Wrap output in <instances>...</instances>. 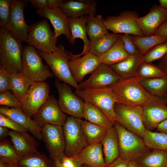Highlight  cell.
Here are the masks:
<instances>
[{
    "mask_svg": "<svg viewBox=\"0 0 167 167\" xmlns=\"http://www.w3.org/2000/svg\"><path fill=\"white\" fill-rule=\"evenodd\" d=\"M167 105L163 97L151 95L142 105L143 122L146 130L152 131L167 119Z\"/></svg>",
    "mask_w": 167,
    "mask_h": 167,
    "instance_id": "obj_10",
    "label": "cell"
},
{
    "mask_svg": "<svg viewBox=\"0 0 167 167\" xmlns=\"http://www.w3.org/2000/svg\"><path fill=\"white\" fill-rule=\"evenodd\" d=\"M67 116L62 110L54 97L49 95L32 118L42 127L46 124L62 126Z\"/></svg>",
    "mask_w": 167,
    "mask_h": 167,
    "instance_id": "obj_15",
    "label": "cell"
},
{
    "mask_svg": "<svg viewBox=\"0 0 167 167\" xmlns=\"http://www.w3.org/2000/svg\"><path fill=\"white\" fill-rule=\"evenodd\" d=\"M71 37L68 41L71 45L75 43V39H81L84 43L82 51L79 54H76V58L88 53L90 49V42L87 37L86 30V19L85 16L78 18H69Z\"/></svg>",
    "mask_w": 167,
    "mask_h": 167,
    "instance_id": "obj_24",
    "label": "cell"
},
{
    "mask_svg": "<svg viewBox=\"0 0 167 167\" xmlns=\"http://www.w3.org/2000/svg\"><path fill=\"white\" fill-rule=\"evenodd\" d=\"M154 35L167 36V21L161 26L155 32Z\"/></svg>",
    "mask_w": 167,
    "mask_h": 167,
    "instance_id": "obj_51",
    "label": "cell"
},
{
    "mask_svg": "<svg viewBox=\"0 0 167 167\" xmlns=\"http://www.w3.org/2000/svg\"><path fill=\"white\" fill-rule=\"evenodd\" d=\"M167 54V41L156 46L142 56V61L152 62L161 59Z\"/></svg>",
    "mask_w": 167,
    "mask_h": 167,
    "instance_id": "obj_41",
    "label": "cell"
},
{
    "mask_svg": "<svg viewBox=\"0 0 167 167\" xmlns=\"http://www.w3.org/2000/svg\"><path fill=\"white\" fill-rule=\"evenodd\" d=\"M142 56L139 50L135 54L109 66L122 79L135 77L139 66L142 61Z\"/></svg>",
    "mask_w": 167,
    "mask_h": 167,
    "instance_id": "obj_27",
    "label": "cell"
},
{
    "mask_svg": "<svg viewBox=\"0 0 167 167\" xmlns=\"http://www.w3.org/2000/svg\"><path fill=\"white\" fill-rule=\"evenodd\" d=\"M129 161L118 157L106 167H128Z\"/></svg>",
    "mask_w": 167,
    "mask_h": 167,
    "instance_id": "obj_48",
    "label": "cell"
},
{
    "mask_svg": "<svg viewBox=\"0 0 167 167\" xmlns=\"http://www.w3.org/2000/svg\"><path fill=\"white\" fill-rule=\"evenodd\" d=\"M81 129L88 145L102 142L107 130L104 127L86 120H81Z\"/></svg>",
    "mask_w": 167,
    "mask_h": 167,
    "instance_id": "obj_33",
    "label": "cell"
},
{
    "mask_svg": "<svg viewBox=\"0 0 167 167\" xmlns=\"http://www.w3.org/2000/svg\"><path fill=\"white\" fill-rule=\"evenodd\" d=\"M86 30L90 42V49L98 40L109 33L102 16L86 15Z\"/></svg>",
    "mask_w": 167,
    "mask_h": 167,
    "instance_id": "obj_26",
    "label": "cell"
},
{
    "mask_svg": "<svg viewBox=\"0 0 167 167\" xmlns=\"http://www.w3.org/2000/svg\"><path fill=\"white\" fill-rule=\"evenodd\" d=\"M102 143L105 162L108 165L117 158L119 155L118 136L113 125L107 130Z\"/></svg>",
    "mask_w": 167,
    "mask_h": 167,
    "instance_id": "obj_28",
    "label": "cell"
},
{
    "mask_svg": "<svg viewBox=\"0 0 167 167\" xmlns=\"http://www.w3.org/2000/svg\"><path fill=\"white\" fill-rule=\"evenodd\" d=\"M28 1L11 0L10 14L6 27L9 33L22 42H26L30 27L24 16V9Z\"/></svg>",
    "mask_w": 167,
    "mask_h": 167,
    "instance_id": "obj_14",
    "label": "cell"
},
{
    "mask_svg": "<svg viewBox=\"0 0 167 167\" xmlns=\"http://www.w3.org/2000/svg\"><path fill=\"white\" fill-rule=\"evenodd\" d=\"M0 126L6 127L12 131L19 132H26L24 127L11 118L6 115L0 113Z\"/></svg>",
    "mask_w": 167,
    "mask_h": 167,
    "instance_id": "obj_44",
    "label": "cell"
},
{
    "mask_svg": "<svg viewBox=\"0 0 167 167\" xmlns=\"http://www.w3.org/2000/svg\"><path fill=\"white\" fill-rule=\"evenodd\" d=\"M60 162L66 167H81L83 164L75 156L70 157L65 156Z\"/></svg>",
    "mask_w": 167,
    "mask_h": 167,
    "instance_id": "obj_47",
    "label": "cell"
},
{
    "mask_svg": "<svg viewBox=\"0 0 167 167\" xmlns=\"http://www.w3.org/2000/svg\"><path fill=\"white\" fill-rule=\"evenodd\" d=\"M10 73L2 67L0 68V92L11 90Z\"/></svg>",
    "mask_w": 167,
    "mask_h": 167,
    "instance_id": "obj_45",
    "label": "cell"
},
{
    "mask_svg": "<svg viewBox=\"0 0 167 167\" xmlns=\"http://www.w3.org/2000/svg\"><path fill=\"white\" fill-rule=\"evenodd\" d=\"M114 110L117 122L128 131L143 138L146 129L143 122L142 106L116 103Z\"/></svg>",
    "mask_w": 167,
    "mask_h": 167,
    "instance_id": "obj_9",
    "label": "cell"
},
{
    "mask_svg": "<svg viewBox=\"0 0 167 167\" xmlns=\"http://www.w3.org/2000/svg\"><path fill=\"white\" fill-rule=\"evenodd\" d=\"M128 167H140L135 160L130 161L129 162Z\"/></svg>",
    "mask_w": 167,
    "mask_h": 167,
    "instance_id": "obj_56",
    "label": "cell"
},
{
    "mask_svg": "<svg viewBox=\"0 0 167 167\" xmlns=\"http://www.w3.org/2000/svg\"><path fill=\"white\" fill-rule=\"evenodd\" d=\"M37 52L56 77L64 83L78 89L79 84L74 79L69 66V60L72 54L71 51L66 50L63 46L60 44L53 53H44L39 50Z\"/></svg>",
    "mask_w": 167,
    "mask_h": 167,
    "instance_id": "obj_3",
    "label": "cell"
},
{
    "mask_svg": "<svg viewBox=\"0 0 167 167\" xmlns=\"http://www.w3.org/2000/svg\"><path fill=\"white\" fill-rule=\"evenodd\" d=\"M0 167H6L5 163L1 160H0Z\"/></svg>",
    "mask_w": 167,
    "mask_h": 167,
    "instance_id": "obj_59",
    "label": "cell"
},
{
    "mask_svg": "<svg viewBox=\"0 0 167 167\" xmlns=\"http://www.w3.org/2000/svg\"><path fill=\"white\" fill-rule=\"evenodd\" d=\"M118 136L119 157L129 161L137 158L150 152L143 138L126 129L118 122L113 123Z\"/></svg>",
    "mask_w": 167,
    "mask_h": 167,
    "instance_id": "obj_4",
    "label": "cell"
},
{
    "mask_svg": "<svg viewBox=\"0 0 167 167\" xmlns=\"http://www.w3.org/2000/svg\"><path fill=\"white\" fill-rule=\"evenodd\" d=\"M75 93L84 102L91 103L100 109L112 122H117L114 110L117 100L110 88L76 89Z\"/></svg>",
    "mask_w": 167,
    "mask_h": 167,
    "instance_id": "obj_5",
    "label": "cell"
},
{
    "mask_svg": "<svg viewBox=\"0 0 167 167\" xmlns=\"http://www.w3.org/2000/svg\"><path fill=\"white\" fill-rule=\"evenodd\" d=\"M49 8L54 9L59 8L64 0H47Z\"/></svg>",
    "mask_w": 167,
    "mask_h": 167,
    "instance_id": "obj_52",
    "label": "cell"
},
{
    "mask_svg": "<svg viewBox=\"0 0 167 167\" xmlns=\"http://www.w3.org/2000/svg\"><path fill=\"white\" fill-rule=\"evenodd\" d=\"M145 89L151 95L163 97L167 93V78L162 77L139 79Z\"/></svg>",
    "mask_w": 167,
    "mask_h": 167,
    "instance_id": "obj_35",
    "label": "cell"
},
{
    "mask_svg": "<svg viewBox=\"0 0 167 167\" xmlns=\"http://www.w3.org/2000/svg\"><path fill=\"white\" fill-rule=\"evenodd\" d=\"M97 4L93 0H64L59 7L69 18L96 15Z\"/></svg>",
    "mask_w": 167,
    "mask_h": 167,
    "instance_id": "obj_21",
    "label": "cell"
},
{
    "mask_svg": "<svg viewBox=\"0 0 167 167\" xmlns=\"http://www.w3.org/2000/svg\"><path fill=\"white\" fill-rule=\"evenodd\" d=\"M22 42L6 29L0 30V67L10 73H22Z\"/></svg>",
    "mask_w": 167,
    "mask_h": 167,
    "instance_id": "obj_1",
    "label": "cell"
},
{
    "mask_svg": "<svg viewBox=\"0 0 167 167\" xmlns=\"http://www.w3.org/2000/svg\"><path fill=\"white\" fill-rule=\"evenodd\" d=\"M0 113L6 115L24 127L39 140L42 139L41 127L33 119L25 114L22 109L3 106L0 107Z\"/></svg>",
    "mask_w": 167,
    "mask_h": 167,
    "instance_id": "obj_22",
    "label": "cell"
},
{
    "mask_svg": "<svg viewBox=\"0 0 167 167\" xmlns=\"http://www.w3.org/2000/svg\"><path fill=\"white\" fill-rule=\"evenodd\" d=\"M28 2L32 7L37 10L49 8L47 0H30Z\"/></svg>",
    "mask_w": 167,
    "mask_h": 167,
    "instance_id": "obj_49",
    "label": "cell"
},
{
    "mask_svg": "<svg viewBox=\"0 0 167 167\" xmlns=\"http://www.w3.org/2000/svg\"><path fill=\"white\" fill-rule=\"evenodd\" d=\"M42 139L54 161H60L65 156V143L62 126L46 124L42 127Z\"/></svg>",
    "mask_w": 167,
    "mask_h": 167,
    "instance_id": "obj_12",
    "label": "cell"
},
{
    "mask_svg": "<svg viewBox=\"0 0 167 167\" xmlns=\"http://www.w3.org/2000/svg\"><path fill=\"white\" fill-rule=\"evenodd\" d=\"M75 156L89 167H106L102 143L88 145Z\"/></svg>",
    "mask_w": 167,
    "mask_h": 167,
    "instance_id": "obj_25",
    "label": "cell"
},
{
    "mask_svg": "<svg viewBox=\"0 0 167 167\" xmlns=\"http://www.w3.org/2000/svg\"><path fill=\"white\" fill-rule=\"evenodd\" d=\"M42 58L33 46L27 44L24 46L22 73L33 82L45 81L54 75L49 66L43 63Z\"/></svg>",
    "mask_w": 167,
    "mask_h": 167,
    "instance_id": "obj_7",
    "label": "cell"
},
{
    "mask_svg": "<svg viewBox=\"0 0 167 167\" xmlns=\"http://www.w3.org/2000/svg\"><path fill=\"white\" fill-rule=\"evenodd\" d=\"M143 139L150 148L167 151V134L146 130Z\"/></svg>",
    "mask_w": 167,
    "mask_h": 167,
    "instance_id": "obj_37",
    "label": "cell"
},
{
    "mask_svg": "<svg viewBox=\"0 0 167 167\" xmlns=\"http://www.w3.org/2000/svg\"><path fill=\"white\" fill-rule=\"evenodd\" d=\"M36 12L40 16L49 20L54 28L56 38L63 34L68 41L70 39L71 34L69 18L59 8L54 9L46 8L36 10Z\"/></svg>",
    "mask_w": 167,
    "mask_h": 167,
    "instance_id": "obj_20",
    "label": "cell"
},
{
    "mask_svg": "<svg viewBox=\"0 0 167 167\" xmlns=\"http://www.w3.org/2000/svg\"><path fill=\"white\" fill-rule=\"evenodd\" d=\"M167 21V10L160 5H154L146 15L137 18V24L143 36L154 34L155 32Z\"/></svg>",
    "mask_w": 167,
    "mask_h": 167,
    "instance_id": "obj_18",
    "label": "cell"
},
{
    "mask_svg": "<svg viewBox=\"0 0 167 167\" xmlns=\"http://www.w3.org/2000/svg\"><path fill=\"white\" fill-rule=\"evenodd\" d=\"M9 136L20 157L39 153L37 150L38 143L27 132H19L11 130L10 131Z\"/></svg>",
    "mask_w": 167,
    "mask_h": 167,
    "instance_id": "obj_23",
    "label": "cell"
},
{
    "mask_svg": "<svg viewBox=\"0 0 167 167\" xmlns=\"http://www.w3.org/2000/svg\"><path fill=\"white\" fill-rule=\"evenodd\" d=\"M163 98H164L166 102L167 103V93L165 94V95L164 96Z\"/></svg>",
    "mask_w": 167,
    "mask_h": 167,
    "instance_id": "obj_60",
    "label": "cell"
},
{
    "mask_svg": "<svg viewBox=\"0 0 167 167\" xmlns=\"http://www.w3.org/2000/svg\"><path fill=\"white\" fill-rule=\"evenodd\" d=\"M81 167H88V166H87V165L84 164H83L82 165V166Z\"/></svg>",
    "mask_w": 167,
    "mask_h": 167,
    "instance_id": "obj_61",
    "label": "cell"
},
{
    "mask_svg": "<svg viewBox=\"0 0 167 167\" xmlns=\"http://www.w3.org/2000/svg\"><path fill=\"white\" fill-rule=\"evenodd\" d=\"M138 17L136 12L126 10L117 16H107L104 19V23L108 29L113 33L142 36L143 34L137 22Z\"/></svg>",
    "mask_w": 167,
    "mask_h": 167,
    "instance_id": "obj_11",
    "label": "cell"
},
{
    "mask_svg": "<svg viewBox=\"0 0 167 167\" xmlns=\"http://www.w3.org/2000/svg\"><path fill=\"white\" fill-rule=\"evenodd\" d=\"M57 39L48 20L45 19L30 25L26 42L38 50L52 53L57 48Z\"/></svg>",
    "mask_w": 167,
    "mask_h": 167,
    "instance_id": "obj_6",
    "label": "cell"
},
{
    "mask_svg": "<svg viewBox=\"0 0 167 167\" xmlns=\"http://www.w3.org/2000/svg\"><path fill=\"white\" fill-rule=\"evenodd\" d=\"M10 131L8 128L2 126H0V140L5 139V138L9 135Z\"/></svg>",
    "mask_w": 167,
    "mask_h": 167,
    "instance_id": "obj_54",
    "label": "cell"
},
{
    "mask_svg": "<svg viewBox=\"0 0 167 167\" xmlns=\"http://www.w3.org/2000/svg\"><path fill=\"white\" fill-rule=\"evenodd\" d=\"M120 34L123 42L125 49L129 55H133L138 52V49H137L133 42L132 35L126 34Z\"/></svg>",
    "mask_w": 167,
    "mask_h": 167,
    "instance_id": "obj_46",
    "label": "cell"
},
{
    "mask_svg": "<svg viewBox=\"0 0 167 167\" xmlns=\"http://www.w3.org/2000/svg\"><path fill=\"white\" fill-rule=\"evenodd\" d=\"M157 66L167 76V54L161 59Z\"/></svg>",
    "mask_w": 167,
    "mask_h": 167,
    "instance_id": "obj_50",
    "label": "cell"
},
{
    "mask_svg": "<svg viewBox=\"0 0 167 167\" xmlns=\"http://www.w3.org/2000/svg\"><path fill=\"white\" fill-rule=\"evenodd\" d=\"M20 157L11 142L4 139L0 141V160L6 164L17 165Z\"/></svg>",
    "mask_w": 167,
    "mask_h": 167,
    "instance_id": "obj_39",
    "label": "cell"
},
{
    "mask_svg": "<svg viewBox=\"0 0 167 167\" xmlns=\"http://www.w3.org/2000/svg\"><path fill=\"white\" fill-rule=\"evenodd\" d=\"M49 91V85L45 81L33 82L23 105V112L30 118H32L46 101Z\"/></svg>",
    "mask_w": 167,
    "mask_h": 167,
    "instance_id": "obj_17",
    "label": "cell"
},
{
    "mask_svg": "<svg viewBox=\"0 0 167 167\" xmlns=\"http://www.w3.org/2000/svg\"><path fill=\"white\" fill-rule=\"evenodd\" d=\"M135 161L140 167H167V151L152 149Z\"/></svg>",
    "mask_w": 167,
    "mask_h": 167,
    "instance_id": "obj_32",
    "label": "cell"
},
{
    "mask_svg": "<svg viewBox=\"0 0 167 167\" xmlns=\"http://www.w3.org/2000/svg\"><path fill=\"white\" fill-rule=\"evenodd\" d=\"M119 35L120 34L109 32L95 43L89 52L99 57L111 48Z\"/></svg>",
    "mask_w": 167,
    "mask_h": 167,
    "instance_id": "obj_38",
    "label": "cell"
},
{
    "mask_svg": "<svg viewBox=\"0 0 167 167\" xmlns=\"http://www.w3.org/2000/svg\"><path fill=\"white\" fill-rule=\"evenodd\" d=\"M54 83L58 93V102L62 111L69 116L83 118L84 101L74 93L67 84L60 82L58 79Z\"/></svg>",
    "mask_w": 167,
    "mask_h": 167,
    "instance_id": "obj_13",
    "label": "cell"
},
{
    "mask_svg": "<svg viewBox=\"0 0 167 167\" xmlns=\"http://www.w3.org/2000/svg\"><path fill=\"white\" fill-rule=\"evenodd\" d=\"M81 118L68 116L62 126L65 139V155L75 156L80 152L88 144L82 131Z\"/></svg>",
    "mask_w": 167,
    "mask_h": 167,
    "instance_id": "obj_8",
    "label": "cell"
},
{
    "mask_svg": "<svg viewBox=\"0 0 167 167\" xmlns=\"http://www.w3.org/2000/svg\"><path fill=\"white\" fill-rule=\"evenodd\" d=\"M109 87L119 104L142 106L151 95L136 77L123 79Z\"/></svg>",
    "mask_w": 167,
    "mask_h": 167,
    "instance_id": "obj_2",
    "label": "cell"
},
{
    "mask_svg": "<svg viewBox=\"0 0 167 167\" xmlns=\"http://www.w3.org/2000/svg\"><path fill=\"white\" fill-rule=\"evenodd\" d=\"M122 79L109 66L101 63L87 79L78 84V90L108 87Z\"/></svg>",
    "mask_w": 167,
    "mask_h": 167,
    "instance_id": "obj_16",
    "label": "cell"
},
{
    "mask_svg": "<svg viewBox=\"0 0 167 167\" xmlns=\"http://www.w3.org/2000/svg\"><path fill=\"white\" fill-rule=\"evenodd\" d=\"M11 0H0V30L6 29L10 14Z\"/></svg>",
    "mask_w": 167,
    "mask_h": 167,
    "instance_id": "obj_43",
    "label": "cell"
},
{
    "mask_svg": "<svg viewBox=\"0 0 167 167\" xmlns=\"http://www.w3.org/2000/svg\"><path fill=\"white\" fill-rule=\"evenodd\" d=\"M6 164V167H20L19 165H10Z\"/></svg>",
    "mask_w": 167,
    "mask_h": 167,
    "instance_id": "obj_58",
    "label": "cell"
},
{
    "mask_svg": "<svg viewBox=\"0 0 167 167\" xmlns=\"http://www.w3.org/2000/svg\"><path fill=\"white\" fill-rule=\"evenodd\" d=\"M135 77L139 79L149 78L162 77L167 78L158 66L152 62H142L139 66Z\"/></svg>",
    "mask_w": 167,
    "mask_h": 167,
    "instance_id": "obj_40",
    "label": "cell"
},
{
    "mask_svg": "<svg viewBox=\"0 0 167 167\" xmlns=\"http://www.w3.org/2000/svg\"><path fill=\"white\" fill-rule=\"evenodd\" d=\"M74 55L72 54L69 64L72 76L78 83L81 82L85 75L93 72L101 63L98 57L90 52L77 58H74Z\"/></svg>",
    "mask_w": 167,
    "mask_h": 167,
    "instance_id": "obj_19",
    "label": "cell"
},
{
    "mask_svg": "<svg viewBox=\"0 0 167 167\" xmlns=\"http://www.w3.org/2000/svg\"><path fill=\"white\" fill-rule=\"evenodd\" d=\"M55 167H66L64 166L60 161L54 162Z\"/></svg>",
    "mask_w": 167,
    "mask_h": 167,
    "instance_id": "obj_57",
    "label": "cell"
},
{
    "mask_svg": "<svg viewBox=\"0 0 167 167\" xmlns=\"http://www.w3.org/2000/svg\"><path fill=\"white\" fill-rule=\"evenodd\" d=\"M10 78L11 91L23 105L33 82L22 73H10Z\"/></svg>",
    "mask_w": 167,
    "mask_h": 167,
    "instance_id": "obj_29",
    "label": "cell"
},
{
    "mask_svg": "<svg viewBox=\"0 0 167 167\" xmlns=\"http://www.w3.org/2000/svg\"><path fill=\"white\" fill-rule=\"evenodd\" d=\"M160 5L167 10V0H159Z\"/></svg>",
    "mask_w": 167,
    "mask_h": 167,
    "instance_id": "obj_55",
    "label": "cell"
},
{
    "mask_svg": "<svg viewBox=\"0 0 167 167\" xmlns=\"http://www.w3.org/2000/svg\"><path fill=\"white\" fill-rule=\"evenodd\" d=\"M83 117L86 120L102 126L107 130L111 127L114 123L96 106L85 102Z\"/></svg>",
    "mask_w": 167,
    "mask_h": 167,
    "instance_id": "obj_30",
    "label": "cell"
},
{
    "mask_svg": "<svg viewBox=\"0 0 167 167\" xmlns=\"http://www.w3.org/2000/svg\"><path fill=\"white\" fill-rule=\"evenodd\" d=\"M132 39L143 56L157 45L167 41V36L156 35L142 36L132 35Z\"/></svg>",
    "mask_w": 167,
    "mask_h": 167,
    "instance_id": "obj_34",
    "label": "cell"
},
{
    "mask_svg": "<svg viewBox=\"0 0 167 167\" xmlns=\"http://www.w3.org/2000/svg\"><path fill=\"white\" fill-rule=\"evenodd\" d=\"M18 165L20 167H55L50 158L40 152L20 157Z\"/></svg>",
    "mask_w": 167,
    "mask_h": 167,
    "instance_id": "obj_36",
    "label": "cell"
},
{
    "mask_svg": "<svg viewBox=\"0 0 167 167\" xmlns=\"http://www.w3.org/2000/svg\"><path fill=\"white\" fill-rule=\"evenodd\" d=\"M130 56L125 49L120 34L111 48L98 58L101 63L110 66L121 62Z\"/></svg>",
    "mask_w": 167,
    "mask_h": 167,
    "instance_id": "obj_31",
    "label": "cell"
},
{
    "mask_svg": "<svg viewBox=\"0 0 167 167\" xmlns=\"http://www.w3.org/2000/svg\"><path fill=\"white\" fill-rule=\"evenodd\" d=\"M156 129L158 132L167 134V119L160 123Z\"/></svg>",
    "mask_w": 167,
    "mask_h": 167,
    "instance_id": "obj_53",
    "label": "cell"
},
{
    "mask_svg": "<svg viewBox=\"0 0 167 167\" xmlns=\"http://www.w3.org/2000/svg\"><path fill=\"white\" fill-rule=\"evenodd\" d=\"M0 105L11 108L22 109L23 105L21 102L9 90L0 93Z\"/></svg>",
    "mask_w": 167,
    "mask_h": 167,
    "instance_id": "obj_42",
    "label": "cell"
}]
</instances>
